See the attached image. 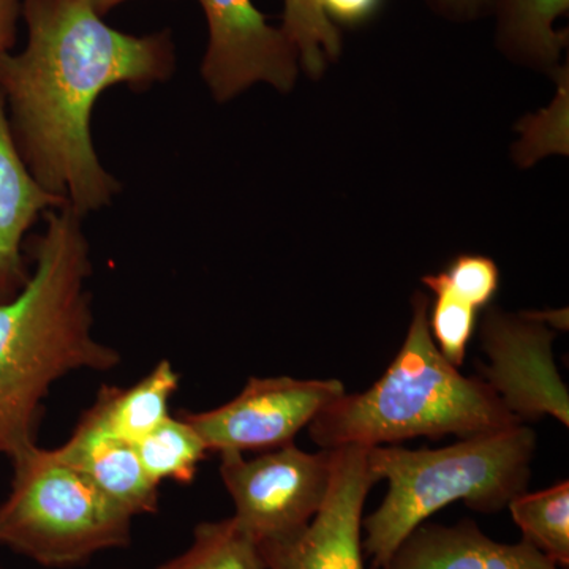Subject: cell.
Returning a JSON list of instances; mask_svg holds the SVG:
<instances>
[{"label": "cell", "instance_id": "obj_22", "mask_svg": "<svg viewBox=\"0 0 569 569\" xmlns=\"http://www.w3.org/2000/svg\"><path fill=\"white\" fill-rule=\"evenodd\" d=\"M385 0H318L328 20L343 28H359L373 20L383 9Z\"/></svg>", "mask_w": 569, "mask_h": 569}, {"label": "cell", "instance_id": "obj_21", "mask_svg": "<svg viewBox=\"0 0 569 569\" xmlns=\"http://www.w3.org/2000/svg\"><path fill=\"white\" fill-rule=\"evenodd\" d=\"M437 276L452 293L477 310L492 305L500 288L496 261L482 254H459Z\"/></svg>", "mask_w": 569, "mask_h": 569}, {"label": "cell", "instance_id": "obj_19", "mask_svg": "<svg viewBox=\"0 0 569 569\" xmlns=\"http://www.w3.org/2000/svg\"><path fill=\"white\" fill-rule=\"evenodd\" d=\"M282 29L298 48L299 62L309 77L320 78L342 52L339 28L328 20L318 0H283Z\"/></svg>", "mask_w": 569, "mask_h": 569}, {"label": "cell", "instance_id": "obj_7", "mask_svg": "<svg viewBox=\"0 0 569 569\" xmlns=\"http://www.w3.org/2000/svg\"><path fill=\"white\" fill-rule=\"evenodd\" d=\"M346 392L335 378L252 377L230 402L181 417L209 452L271 451L295 443V437Z\"/></svg>", "mask_w": 569, "mask_h": 569}, {"label": "cell", "instance_id": "obj_24", "mask_svg": "<svg viewBox=\"0 0 569 569\" xmlns=\"http://www.w3.org/2000/svg\"><path fill=\"white\" fill-rule=\"evenodd\" d=\"M20 20L21 0H0V56L13 50Z\"/></svg>", "mask_w": 569, "mask_h": 569}, {"label": "cell", "instance_id": "obj_12", "mask_svg": "<svg viewBox=\"0 0 569 569\" xmlns=\"http://www.w3.org/2000/svg\"><path fill=\"white\" fill-rule=\"evenodd\" d=\"M66 204L37 182L14 142L0 96V302L14 298L31 276L24 239L40 217Z\"/></svg>", "mask_w": 569, "mask_h": 569}, {"label": "cell", "instance_id": "obj_8", "mask_svg": "<svg viewBox=\"0 0 569 569\" xmlns=\"http://www.w3.org/2000/svg\"><path fill=\"white\" fill-rule=\"evenodd\" d=\"M553 339L556 331L531 312L512 316L486 307L481 347L489 365H481L479 372L522 425L552 417L569 426L568 388L553 361Z\"/></svg>", "mask_w": 569, "mask_h": 569}, {"label": "cell", "instance_id": "obj_17", "mask_svg": "<svg viewBox=\"0 0 569 569\" xmlns=\"http://www.w3.org/2000/svg\"><path fill=\"white\" fill-rule=\"evenodd\" d=\"M138 456L148 477L157 486L164 481L189 486L197 479L201 462L211 452L189 422L170 417L137 443Z\"/></svg>", "mask_w": 569, "mask_h": 569}, {"label": "cell", "instance_id": "obj_16", "mask_svg": "<svg viewBox=\"0 0 569 569\" xmlns=\"http://www.w3.org/2000/svg\"><path fill=\"white\" fill-rule=\"evenodd\" d=\"M522 530L523 541L533 546L559 568L569 567V482L535 493H520L508 505Z\"/></svg>", "mask_w": 569, "mask_h": 569}, {"label": "cell", "instance_id": "obj_25", "mask_svg": "<svg viewBox=\"0 0 569 569\" xmlns=\"http://www.w3.org/2000/svg\"><path fill=\"white\" fill-rule=\"evenodd\" d=\"M542 323L548 325L553 331H567L568 312L565 310H556V312H531Z\"/></svg>", "mask_w": 569, "mask_h": 569}, {"label": "cell", "instance_id": "obj_20", "mask_svg": "<svg viewBox=\"0 0 569 569\" xmlns=\"http://www.w3.org/2000/svg\"><path fill=\"white\" fill-rule=\"evenodd\" d=\"M422 283L436 295V301L429 306L430 335L440 353L459 369L466 361L479 310L452 293L437 274L422 277Z\"/></svg>", "mask_w": 569, "mask_h": 569}, {"label": "cell", "instance_id": "obj_10", "mask_svg": "<svg viewBox=\"0 0 569 569\" xmlns=\"http://www.w3.org/2000/svg\"><path fill=\"white\" fill-rule=\"evenodd\" d=\"M365 447L335 449L331 486L309 526L293 537L258 542L268 569H367L362 509L378 479Z\"/></svg>", "mask_w": 569, "mask_h": 569}, {"label": "cell", "instance_id": "obj_15", "mask_svg": "<svg viewBox=\"0 0 569 569\" xmlns=\"http://www.w3.org/2000/svg\"><path fill=\"white\" fill-rule=\"evenodd\" d=\"M497 47L512 62L550 71L568 47V31L556 29L568 17L569 0H496Z\"/></svg>", "mask_w": 569, "mask_h": 569}, {"label": "cell", "instance_id": "obj_5", "mask_svg": "<svg viewBox=\"0 0 569 569\" xmlns=\"http://www.w3.org/2000/svg\"><path fill=\"white\" fill-rule=\"evenodd\" d=\"M10 462V490L0 501L2 548L41 567L62 569L132 542L133 516L52 449L33 445Z\"/></svg>", "mask_w": 569, "mask_h": 569}, {"label": "cell", "instance_id": "obj_14", "mask_svg": "<svg viewBox=\"0 0 569 569\" xmlns=\"http://www.w3.org/2000/svg\"><path fill=\"white\" fill-rule=\"evenodd\" d=\"M179 381L181 377L173 365L162 359L130 388L104 385L78 422L137 445L171 417L170 403Z\"/></svg>", "mask_w": 569, "mask_h": 569}, {"label": "cell", "instance_id": "obj_23", "mask_svg": "<svg viewBox=\"0 0 569 569\" xmlns=\"http://www.w3.org/2000/svg\"><path fill=\"white\" fill-rule=\"evenodd\" d=\"M440 17L455 22H470L493 10L496 0H426Z\"/></svg>", "mask_w": 569, "mask_h": 569}, {"label": "cell", "instance_id": "obj_18", "mask_svg": "<svg viewBox=\"0 0 569 569\" xmlns=\"http://www.w3.org/2000/svg\"><path fill=\"white\" fill-rule=\"evenodd\" d=\"M156 569H268L257 539L231 518L194 527L192 545Z\"/></svg>", "mask_w": 569, "mask_h": 569}, {"label": "cell", "instance_id": "obj_3", "mask_svg": "<svg viewBox=\"0 0 569 569\" xmlns=\"http://www.w3.org/2000/svg\"><path fill=\"white\" fill-rule=\"evenodd\" d=\"M429 296L411 299L410 326L395 361L373 387L342 395L309 426L321 449L399 445L410 438H470L522 425L482 378L466 377L438 350Z\"/></svg>", "mask_w": 569, "mask_h": 569}, {"label": "cell", "instance_id": "obj_13", "mask_svg": "<svg viewBox=\"0 0 569 569\" xmlns=\"http://www.w3.org/2000/svg\"><path fill=\"white\" fill-rule=\"evenodd\" d=\"M52 451L133 518L159 511L160 486L142 468L137 445L78 422L71 436Z\"/></svg>", "mask_w": 569, "mask_h": 569}, {"label": "cell", "instance_id": "obj_11", "mask_svg": "<svg viewBox=\"0 0 569 569\" xmlns=\"http://www.w3.org/2000/svg\"><path fill=\"white\" fill-rule=\"evenodd\" d=\"M383 569H560L527 541H493L471 519L455 526L422 522Z\"/></svg>", "mask_w": 569, "mask_h": 569}, {"label": "cell", "instance_id": "obj_1", "mask_svg": "<svg viewBox=\"0 0 569 569\" xmlns=\"http://www.w3.org/2000/svg\"><path fill=\"white\" fill-rule=\"evenodd\" d=\"M28 41L0 56V96L14 142L47 192L84 219L121 192L92 141L97 100L114 86L152 88L174 73L168 31H116L89 0H21Z\"/></svg>", "mask_w": 569, "mask_h": 569}, {"label": "cell", "instance_id": "obj_2", "mask_svg": "<svg viewBox=\"0 0 569 569\" xmlns=\"http://www.w3.org/2000/svg\"><path fill=\"white\" fill-rule=\"evenodd\" d=\"M33 236L31 276L0 302V456L37 445L56 381L78 370L110 372L121 353L93 336L91 247L82 217L63 204Z\"/></svg>", "mask_w": 569, "mask_h": 569}, {"label": "cell", "instance_id": "obj_6", "mask_svg": "<svg viewBox=\"0 0 569 569\" xmlns=\"http://www.w3.org/2000/svg\"><path fill=\"white\" fill-rule=\"evenodd\" d=\"M220 478L234 519L257 542L293 537L309 526L331 486L335 449L306 452L295 443L257 458L222 452Z\"/></svg>", "mask_w": 569, "mask_h": 569}, {"label": "cell", "instance_id": "obj_9", "mask_svg": "<svg viewBox=\"0 0 569 569\" xmlns=\"http://www.w3.org/2000/svg\"><path fill=\"white\" fill-rule=\"evenodd\" d=\"M208 22L201 77L213 99L230 102L257 82L290 92L298 80V48L269 26L252 0H198Z\"/></svg>", "mask_w": 569, "mask_h": 569}, {"label": "cell", "instance_id": "obj_26", "mask_svg": "<svg viewBox=\"0 0 569 569\" xmlns=\"http://www.w3.org/2000/svg\"><path fill=\"white\" fill-rule=\"evenodd\" d=\"M89 2H91L93 10H96L100 17H104V14L110 13L116 7L127 2V0H89Z\"/></svg>", "mask_w": 569, "mask_h": 569}, {"label": "cell", "instance_id": "obj_4", "mask_svg": "<svg viewBox=\"0 0 569 569\" xmlns=\"http://www.w3.org/2000/svg\"><path fill=\"white\" fill-rule=\"evenodd\" d=\"M537 441L531 427L516 425L438 449L369 448L370 470L388 481L380 507L362 520L373 569H383L411 531L455 501L478 512L507 508L529 486Z\"/></svg>", "mask_w": 569, "mask_h": 569}]
</instances>
